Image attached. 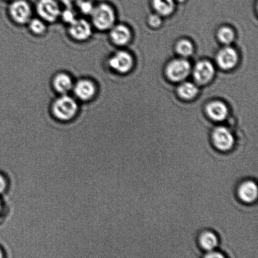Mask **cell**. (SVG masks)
Segmentation results:
<instances>
[{"instance_id": "obj_1", "label": "cell", "mask_w": 258, "mask_h": 258, "mask_svg": "<svg viewBox=\"0 0 258 258\" xmlns=\"http://www.w3.org/2000/svg\"><path fill=\"white\" fill-rule=\"evenodd\" d=\"M78 111L77 103L69 96L63 95L53 103L52 113L54 117L60 122L72 120Z\"/></svg>"}, {"instance_id": "obj_2", "label": "cell", "mask_w": 258, "mask_h": 258, "mask_svg": "<svg viewBox=\"0 0 258 258\" xmlns=\"http://www.w3.org/2000/svg\"><path fill=\"white\" fill-rule=\"evenodd\" d=\"M91 15L93 25L98 30L110 29L114 25L115 14L114 10L109 5L100 4L94 7Z\"/></svg>"}, {"instance_id": "obj_3", "label": "cell", "mask_w": 258, "mask_h": 258, "mask_svg": "<svg viewBox=\"0 0 258 258\" xmlns=\"http://www.w3.org/2000/svg\"><path fill=\"white\" fill-rule=\"evenodd\" d=\"M191 67L188 60L178 58L169 62L166 68L167 78L173 82H183L190 73Z\"/></svg>"}, {"instance_id": "obj_4", "label": "cell", "mask_w": 258, "mask_h": 258, "mask_svg": "<svg viewBox=\"0 0 258 258\" xmlns=\"http://www.w3.org/2000/svg\"><path fill=\"white\" fill-rule=\"evenodd\" d=\"M212 138L214 146L218 150L222 152L231 150L234 145L235 139L233 134L229 129L222 126L214 129Z\"/></svg>"}, {"instance_id": "obj_5", "label": "cell", "mask_w": 258, "mask_h": 258, "mask_svg": "<svg viewBox=\"0 0 258 258\" xmlns=\"http://www.w3.org/2000/svg\"><path fill=\"white\" fill-rule=\"evenodd\" d=\"M12 19L19 24H25L30 21L32 10L26 0H13L9 7Z\"/></svg>"}, {"instance_id": "obj_6", "label": "cell", "mask_w": 258, "mask_h": 258, "mask_svg": "<svg viewBox=\"0 0 258 258\" xmlns=\"http://www.w3.org/2000/svg\"><path fill=\"white\" fill-rule=\"evenodd\" d=\"M109 65L113 70L120 74H125L133 69V56L125 50H120L113 54L109 59Z\"/></svg>"}, {"instance_id": "obj_7", "label": "cell", "mask_w": 258, "mask_h": 258, "mask_svg": "<svg viewBox=\"0 0 258 258\" xmlns=\"http://www.w3.org/2000/svg\"><path fill=\"white\" fill-rule=\"evenodd\" d=\"M239 55L234 48L229 45L222 48L217 52L216 62L221 69L228 71L233 69L238 63Z\"/></svg>"}, {"instance_id": "obj_8", "label": "cell", "mask_w": 258, "mask_h": 258, "mask_svg": "<svg viewBox=\"0 0 258 258\" xmlns=\"http://www.w3.org/2000/svg\"><path fill=\"white\" fill-rule=\"evenodd\" d=\"M215 68L211 62L207 60H200L194 68L193 75L195 80L199 85H206L213 79Z\"/></svg>"}, {"instance_id": "obj_9", "label": "cell", "mask_w": 258, "mask_h": 258, "mask_svg": "<svg viewBox=\"0 0 258 258\" xmlns=\"http://www.w3.org/2000/svg\"><path fill=\"white\" fill-rule=\"evenodd\" d=\"M37 10L40 17L48 22H55L60 15L59 5L55 0H39Z\"/></svg>"}, {"instance_id": "obj_10", "label": "cell", "mask_w": 258, "mask_h": 258, "mask_svg": "<svg viewBox=\"0 0 258 258\" xmlns=\"http://www.w3.org/2000/svg\"><path fill=\"white\" fill-rule=\"evenodd\" d=\"M70 25V34L75 40L83 41L92 34V27L85 19H76Z\"/></svg>"}, {"instance_id": "obj_11", "label": "cell", "mask_w": 258, "mask_h": 258, "mask_svg": "<svg viewBox=\"0 0 258 258\" xmlns=\"http://www.w3.org/2000/svg\"><path fill=\"white\" fill-rule=\"evenodd\" d=\"M206 112L208 117L215 122H222L226 119L229 110L226 103L222 101H212L207 105Z\"/></svg>"}, {"instance_id": "obj_12", "label": "cell", "mask_w": 258, "mask_h": 258, "mask_svg": "<svg viewBox=\"0 0 258 258\" xmlns=\"http://www.w3.org/2000/svg\"><path fill=\"white\" fill-rule=\"evenodd\" d=\"M74 93L79 99L88 101L92 99L96 93V87L92 81L81 80L75 86Z\"/></svg>"}, {"instance_id": "obj_13", "label": "cell", "mask_w": 258, "mask_h": 258, "mask_svg": "<svg viewBox=\"0 0 258 258\" xmlns=\"http://www.w3.org/2000/svg\"><path fill=\"white\" fill-rule=\"evenodd\" d=\"M110 36L112 41L115 45H125L127 44L132 38L130 29L125 25L119 24L111 28Z\"/></svg>"}, {"instance_id": "obj_14", "label": "cell", "mask_w": 258, "mask_h": 258, "mask_svg": "<svg viewBox=\"0 0 258 258\" xmlns=\"http://www.w3.org/2000/svg\"><path fill=\"white\" fill-rule=\"evenodd\" d=\"M238 196L244 203L251 204L257 199V186L254 181L247 180L240 184Z\"/></svg>"}, {"instance_id": "obj_15", "label": "cell", "mask_w": 258, "mask_h": 258, "mask_svg": "<svg viewBox=\"0 0 258 258\" xmlns=\"http://www.w3.org/2000/svg\"><path fill=\"white\" fill-rule=\"evenodd\" d=\"M53 86L58 93L66 95L73 88V81L69 75L65 73H59L53 80Z\"/></svg>"}, {"instance_id": "obj_16", "label": "cell", "mask_w": 258, "mask_h": 258, "mask_svg": "<svg viewBox=\"0 0 258 258\" xmlns=\"http://www.w3.org/2000/svg\"><path fill=\"white\" fill-rule=\"evenodd\" d=\"M200 244L207 252L213 251L218 246L219 240L214 232L209 231L202 232L199 238Z\"/></svg>"}, {"instance_id": "obj_17", "label": "cell", "mask_w": 258, "mask_h": 258, "mask_svg": "<svg viewBox=\"0 0 258 258\" xmlns=\"http://www.w3.org/2000/svg\"><path fill=\"white\" fill-rule=\"evenodd\" d=\"M177 93L182 99L190 100L196 97L199 93V89L194 83L184 82L179 85Z\"/></svg>"}, {"instance_id": "obj_18", "label": "cell", "mask_w": 258, "mask_h": 258, "mask_svg": "<svg viewBox=\"0 0 258 258\" xmlns=\"http://www.w3.org/2000/svg\"><path fill=\"white\" fill-rule=\"evenodd\" d=\"M153 7L157 14L163 17L173 14L175 7L173 0H153Z\"/></svg>"}, {"instance_id": "obj_19", "label": "cell", "mask_w": 258, "mask_h": 258, "mask_svg": "<svg viewBox=\"0 0 258 258\" xmlns=\"http://www.w3.org/2000/svg\"><path fill=\"white\" fill-rule=\"evenodd\" d=\"M217 39L222 44L229 45L233 42L235 33L231 27L224 26L220 28L217 32Z\"/></svg>"}, {"instance_id": "obj_20", "label": "cell", "mask_w": 258, "mask_h": 258, "mask_svg": "<svg viewBox=\"0 0 258 258\" xmlns=\"http://www.w3.org/2000/svg\"><path fill=\"white\" fill-rule=\"evenodd\" d=\"M175 49L176 52L179 55L183 57H186L190 56L193 54L194 47L190 40L181 39L176 43Z\"/></svg>"}, {"instance_id": "obj_21", "label": "cell", "mask_w": 258, "mask_h": 258, "mask_svg": "<svg viewBox=\"0 0 258 258\" xmlns=\"http://www.w3.org/2000/svg\"><path fill=\"white\" fill-rule=\"evenodd\" d=\"M29 23V29L34 34L42 35L45 32L46 27H45L44 22H42V20L34 19L30 20Z\"/></svg>"}, {"instance_id": "obj_22", "label": "cell", "mask_w": 258, "mask_h": 258, "mask_svg": "<svg viewBox=\"0 0 258 258\" xmlns=\"http://www.w3.org/2000/svg\"><path fill=\"white\" fill-rule=\"evenodd\" d=\"M77 5L78 8H79L80 11L82 12L83 14L86 15H91L93 9H94L92 3L87 1V0H81Z\"/></svg>"}, {"instance_id": "obj_23", "label": "cell", "mask_w": 258, "mask_h": 258, "mask_svg": "<svg viewBox=\"0 0 258 258\" xmlns=\"http://www.w3.org/2000/svg\"><path fill=\"white\" fill-rule=\"evenodd\" d=\"M68 9L64 10V12L60 13L63 20L68 24H72L73 21L77 19L75 17V12L71 9V7H68Z\"/></svg>"}, {"instance_id": "obj_24", "label": "cell", "mask_w": 258, "mask_h": 258, "mask_svg": "<svg viewBox=\"0 0 258 258\" xmlns=\"http://www.w3.org/2000/svg\"><path fill=\"white\" fill-rule=\"evenodd\" d=\"M9 188V180L4 173L0 172V196L6 193Z\"/></svg>"}, {"instance_id": "obj_25", "label": "cell", "mask_w": 258, "mask_h": 258, "mask_svg": "<svg viewBox=\"0 0 258 258\" xmlns=\"http://www.w3.org/2000/svg\"><path fill=\"white\" fill-rule=\"evenodd\" d=\"M149 25L153 28H158L162 24V19L160 15L158 14H152L148 18Z\"/></svg>"}, {"instance_id": "obj_26", "label": "cell", "mask_w": 258, "mask_h": 258, "mask_svg": "<svg viewBox=\"0 0 258 258\" xmlns=\"http://www.w3.org/2000/svg\"><path fill=\"white\" fill-rule=\"evenodd\" d=\"M206 257H224V254L221 253V252H218L216 251H209L207 252V254L205 256Z\"/></svg>"}, {"instance_id": "obj_27", "label": "cell", "mask_w": 258, "mask_h": 258, "mask_svg": "<svg viewBox=\"0 0 258 258\" xmlns=\"http://www.w3.org/2000/svg\"><path fill=\"white\" fill-rule=\"evenodd\" d=\"M60 2L68 7H72L73 5H77L81 0H60Z\"/></svg>"}, {"instance_id": "obj_28", "label": "cell", "mask_w": 258, "mask_h": 258, "mask_svg": "<svg viewBox=\"0 0 258 258\" xmlns=\"http://www.w3.org/2000/svg\"><path fill=\"white\" fill-rule=\"evenodd\" d=\"M5 211V207L4 204L3 203V202L0 199V217L3 216V214L4 213Z\"/></svg>"}, {"instance_id": "obj_29", "label": "cell", "mask_w": 258, "mask_h": 258, "mask_svg": "<svg viewBox=\"0 0 258 258\" xmlns=\"http://www.w3.org/2000/svg\"><path fill=\"white\" fill-rule=\"evenodd\" d=\"M5 256V252L4 249L0 247V258L4 257Z\"/></svg>"}, {"instance_id": "obj_30", "label": "cell", "mask_w": 258, "mask_h": 258, "mask_svg": "<svg viewBox=\"0 0 258 258\" xmlns=\"http://www.w3.org/2000/svg\"><path fill=\"white\" fill-rule=\"evenodd\" d=\"M177 1H178L179 2H185L186 0H177Z\"/></svg>"}, {"instance_id": "obj_31", "label": "cell", "mask_w": 258, "mask_h": 258, "mask_svg": "<svg viewBox=\"0 0 258 258\" xmlns=\"http://www.w3.org/2000/svg\"><path fill=\"white\" fill-rule=\"evenodd\" d=\"M9 1H13V0H9Z\"/></svg>"}]
</instances>
